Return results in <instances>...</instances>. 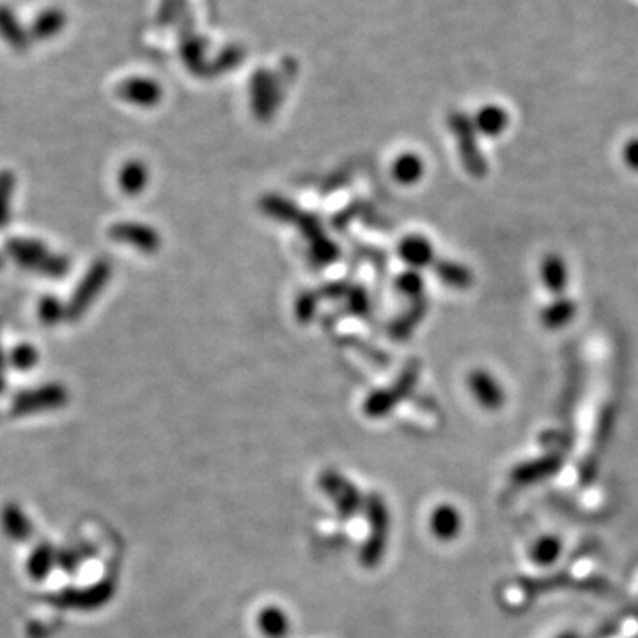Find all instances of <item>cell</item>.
I'll list each match as a JSON object with an SVG mask.
<instances>
[{
	"mask_svg": "<svg viewBox=\"0 0 638 638\" xmlns=\"http://www.w3.org/2000/svg\"><path fill=\"white\" fill-rule=\"evenodd\" d=\"M5 250L21 268L46 277H62L70 268V261L64 256L50 252L46 245L36 240L11 238L5 243Z\"/></svg>",
	"mask_w": 638,
	"mask_h": 638,
	"instance_id": "1",
	"label": "cell"
},
{
	"mask_svg": "<svg viewBox=\"0 0 638 638\" xmlns=\"http://www.w3.org/2000/svg\"><path fill=\"white\" fill-rule=\"evenodd\" d=\"M148 177H150L148 167L143 161L132 160V161L125 163L119 172V186L125 193L137 195V193L144 192V188L148 184Z\"/></svg>",
	"mask_w": 638,
	"mask_h": 638,
	"instance_id": "12",
	"label": "cell"
},
{
	"mask_svg": "<svg viewBox=\"0 0 638 638\" xmlns=\"http://www.w3.org/2000/svg\"><path fill=\"white\" fill-rule=\"evenodd\" d=\"M261 628L265 630V634L268 637L281 638L288 634V618L286 614L279 612V609H268L263 616H261Z\"/></svg>",
	"mask_w": 638,
	"mask_h": 638,
	"instance_id": "18",
	"label": "cell"
},
{
	"mask_svg": "<svg viewBox=\"0 0 638 638\" xmlns=\"http://www.w3.org/2000/svg\"><path fill=\"white\" fill-rule=\"evenodd\" d=\"M64 316H66V309L57 299L46 297V299L41 300V304H39V318L45 324H55Z\"/></svg>",
	"mask_w": 638,
	"mask_h": 638,
	"instance_id": "21",
	"label": "cell"
},
{
	"mask_svg": "<svg viewBox=\"0 0 638 638\" xmlns=\"http://www.w3.org/2000/svg\"><path fill=\"white\" fill-rule=\"evenodd\" d=\"M541 277L552 295L560 297L569 282V270L559 254H548L541 265Z\"/></svg>",
	"mask_w": 638,
	"mask_h": 638,
	"instance_id": "8",
	"label": "cell"
},
{
	"mask_svg": "<svg viewBox=\"0 0 638 638\" xmlns=\"http://www.w3.org/2000/svg\"><path fill=\"white\" fill-rule=\"evenodd\" d=\"M431 527L438 537L451 539L453 536H456L460 532L462 518H460L458 511L453 509L451 505H442L435 511V514L431 518Z\"/></svg>",
	"mask_w": 638,
	"mask_h": 638,
	"instance_id": "14",
	"label": "cell"
},
{
	"mask_svg": "<svg viewBox=\"0 0 638 638\" xmlns=\"http://www.w3.org/2000/svg\"><path fill=\"white\" fill-rule=\"evenodd\" d=\"M562 458L559 454H548L539 460H532L516 469L514 480L518 484H536L544 478H553L562 469Z\"/></svg>",
	"mask_w": 638,
	"mask_h": 638,
	"instance_id": "6",
	"label": "cell"
},
{
	"mask_svg": "<svg viewBox=\"0 0 638 638\" xmlns=\"http://www.w3.org/2000/svg\"><path fill=\"white\" fill-rule=\"evenodd\" d=\"M118 96L132 105L139 107H151L160 100L159 84L148 80V78H128L119 84Z\"/></svg>",
	"mask_w": 638,
	"mask_h": 638,
	"instance_id": "5",
	"label": "cell"
},
{
	"mask_svg": "<svg viewBox=\"0 0 638 638\" xmlns=\"http://www.w3.org/2000/svg\"><path fill=\"white\" fill-rule=\"evenodd\" d=\"M2 265H4V261H2V258H0V268H2Z\"/></svg>",
	"mask_w": 638,
	"mask_h": 638,
	"instance_id": "26",
	"label": "cell"
},
{
	"mask_svg": "<svg viewBox=\"0 0 638 638\" xmlns=\"http://www.w3.org/2000/svg\"><path fill=\"white\" fill-rule=\"evenodd\" d=\"M422 165H421V160L415 159V155H405L403 159L396 161V167H394V174L399 181L403 183H410V181H415L419 176H421V170Z\"/></svg>",
	"mask_w": 638,
	"mask_h": 638,
	"instance_id": "19",
	"label": "cell"
},
{
	"mask_svg": "<svg viewBox=\"0 0 638 638\" xmlns=\"http://www.w3.org/2000/svg\"><path fill=\"white\" fill-rule=\"evenodd\" d=\"M110 236L118 243L132 245L139 250H153L159 245V236L148 225L134 224V222H121L110 227Z\"/></svg>",
	"mask_w": 638,
	"mask_h": 638,
	"instance_id": "4",
	"label": "cell"
},
{
	"mask_svg": "<svg viewBox=\"0 0 638 638\" xmlns=\"http://www.w3.org/2000/svg\"><path fill=\"white\" fill-rule=\"evenodd\" d=\"M577 316V304L571 299L559 297L544 307L541 321L548 330H562Z\"/></svg>",
	"mask_w": 638,
	"mask_h": 638,
	"instance_id": "11",
	"label": "cell"
},
{
	"mask_svg": "<svg viewBox=\"0 0 638 638\" xmlns=\"http://www.w3.org/2000/svg\"><path fill=\"white\" fill-rule=\"evenodd\" d=\"M66 23H68V16L62 9L48 7L34 18V21L29 29V36H30V39H36V41L52 39L64 30Z\"/></svg>",
	"mask_w": 638,
	"mask_h": 638,
	"instance_id": "7",
	"label": "cell"
},
{
	"mask_svg": "<svg viewBox=\"0 0 638 638\" xmlns=\"http://www.w3.org/2000/svg\"><path fill=\"white\" fill-rule=\"evenodd\" d=\"M472 390L478 403L487 410H496L505 401V394L500 383L484 371L472 376Z\"/></svg>",
	"mask_w": 638,
	"mask_h": 638,
	"instance_id": "9",
	"label": "cell"
},
{
	"mask_svg": "<svg viewBox=\"0 0 638 638\" xmlns=\"http://www.w3.org/2000/svg\"><path fill=\"white\" fill-rule=\"evenodd\" d=\"M4 390V380H2V376H0V392Z\"/></svg>",
	"mask_w": 638,
	"mask_h": 638,
	"instance_id": "25",
	"label": "cell"
},
{
	"mask_svg": "<svg viewBox=\"0 0 638 638\" xmlns=\"http://www.w3.org/2000/svg\"><path fill=\"white\" fill-rule=\"evenodd\" d=\"M555 638H580V635L577 632H564V634H560L559 637Z\"/></svg>",
	"mask_w": 638,
	"mask_h": 638,
	"instance_id": "24",
	"label": "cell"
},
{
	"mask_svg": "<svg viewBox=\"0 0 638 638\" xmlns=\"http://www.w3.org/2000/svg\"><path fill=\"white\" fill-rule=\"evenodd\" d=\"M110 265L105 261L94 263L87 275L80 281L78 288L75 290V295L66 309V316L71 319H78L84 316V313L94 304L96 297L102 295L105 290L109 279H110Z\"/></svg>",
	"mask_w": 638,
	"mask_h": 638,
	"instance_id": "2",
	"label": "cell"
},
{
	"mask_svg": "<svg viewBox=\"0 0 638 638\" xmlns=\"http://www.w3.org/2000/svg\"><path fill=\"white\" fill-rule=\"evenodd\" d=\"M623 160L632 170L638 172V137L626 143V146L623 148Z\"/></svg>",
	"mask_w": 638,
	"mask_h": 638,
	"instance_id": "23",
	"label": "cell"
},
{
	"mask_svg": "<svg viewBox=\"0 0 638 638\" xmlns=\"http://www.w3.org/2000/svg\"><path fill=\"white\" fill-rule=\"evenodd\" d=\"M52 560H53V555H52V550L48 546H41L34 552V555L30 557V562H29V569L30 573L36 577V578H41V577H46L50 568H52Z\"/></svg>",
	"mask_w": 638,
	"mask_h": 638,
	"instance_id": "20",
	"label": "cell"
},
{
	"mask_svg": "<svg viewBox=\"0 0 638 638\" xmlns=\"http://www.w3.org/2000/svg\"><path fill=\"white\" fill-rule=\"evenodd\" d=\"M507 127V116L498 107H489L478 116V128L486 135H500Z\"/></svg>",
	"mask_w": 638,
	"mask_h": 638,
	"instance_id": "16",
	"label": "cell"
},
{
	"mask_svg": "<svg viewBox=\"0 0 638 638\" xmlns=\"http://www.w3.org/2000/svg\"><path fill=\"white\" fill-rule=\"evenodd\" d=\"M0 37L14 50H25L30 41L29 32L7 5H0Z\"/></svg>",
	"mask_w": 638,
	"mask_h": 638,
	"instance_id": "10",
	"label": "cell"
},
{
	"mask_svg": "<svg viewBox=\"0 0 638 638\" xmlns=\"http://www.w3.org/2000/svg\"><path fill=\"white\" fill-rule=\"evenodd\" d=\"M4 527H5L7 534L16 537L18 541H21L27 534H30V523L27 521L23 512L12 505L5 507V511H4Z\"/></svg>",
	"mask_w": 638,
	"mask_h": 638,
	"instance_id": "17",
	"label": "cell"
},
{
	"mask_svg": "<svg viewBox=\"0 0 638 638\" xmlns=\"http://www.w3.org/2000/svg\"><path fill=\"white\" fill-rule=\"evenodd\" d=\"M11 362L20 371H29L37 362V351L30 344H20L11 353Z\"/></svg>",
	"mask_w": 638,
	"mask_h": 638,
	"instance_id": "22",
	"label": "cell"
},
{
	"mask_svg": "<svg viewBox=\"0 0 638 638\" xmlns=\"http://www.w3.org/2000/svg\"><path fill=\"white\" fill-rule=\"evenodd\" d=\"M68 399V394L64 390V387L50 383L45 387H37L32 390H25L21 392L11 406V413L16 417L21 415H32V413H39V412H46V410H55L59 406H62Z\"/></svg>",
	"mask_w": 638,
	"mask_h": 638,
	"instance_id": "3",
	"label": "cell"
},
{
	"mask_svg": "<svg viewBox=\"0 0 638 638\" xmlns=\"http://www.w3.org/2000/svg\"><path fill=\"white\" fill-rule=\"evenodd\" d=\"M562 548H564L562 541L557 536H543L530 548V559L537 566L548 568V566H553L560 559Z\"/></svg>",
	"mask_w": 638,
	"mask_h": 638,
	"instance_id": "13",
	"label": "cell"
},
{
	"mask_svg": "<svg viewBox=\"0 0 638 638\" xmlns=\"http://www.w3.org/2000/svg\"><path fill=\"white\" fill-rule=\"evenodd\" d=\"M16 188V179L9 170L0 172V229L5 227V224L11 218V204H12V193Z\"/></svg>",
	"mask_w": 638,
	"mask_h": 638,
	"instance_id": "15",
	"label": "cell"
},
{
	"mask_svg": "<svg viewBox=\"0 0 638 638\" xmlns=\"http://www.w3.org/2000/svg\"><path fill=\"white\" fill-rule=\"evenodd\" d=\"M0 364H2V351H0Z\"/></svg>",
	"mask_w": 638,
	"mask_h": 638,
	"instance_id": "27",
	"label": "cell"
}]
</instances>
